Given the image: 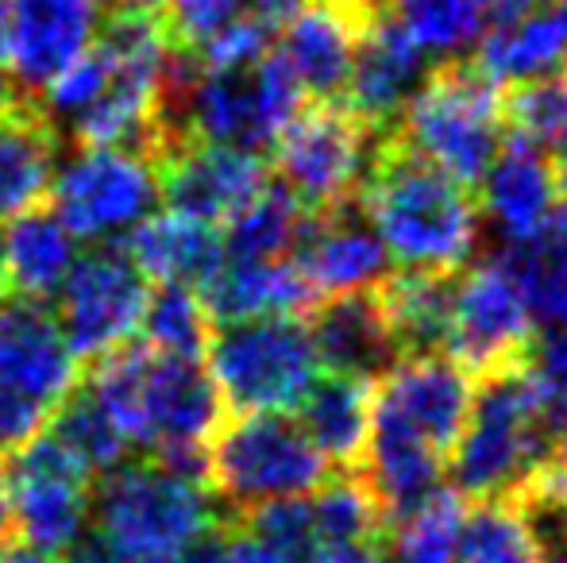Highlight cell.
Here are the masks:
<instances>
[{
    "mask_svg": "<svg viewBox=\"0 0 567 563\" xmlns=\"http://www.w3.org/2000/svg\"><path fill=\"white\" fill-rule=\"evenodd\" d=\"M359 205L390 263L405 271L455 274L478 248V201L471 186L421 158L394 132L374 139Z\"/></svg>",
    "mask_w": 567,
    "mask_h": 563,
    "instance_id": "obj_1",
    "label": "cell"
},
{
    "mask_svg": "<svg viewBox=\"0 0 567 563\" xmlns=\"http://www.w3.org/2000/svg\"><path fill=\"white\" fill-rule=\"evenodd\" d=\"M475 383L467 425L449 459L452 490L467 502L509 498L553 463L556 406L540 394L525 363Z\"/></svg>",
    "mask_w": 567,
    "mask_h": 563,
    "instance_id": "obj_2",
    "label": "cell"
},
{
    "mask_svg": "<svg viewBox=\"0 0 567 563\" xmlns=\"http://www.w3.org/2000/svg\"><path fill=\"white\" fill-rule=\"evenodd\" d=\"M390 132L455 181L475 189L506 139L502 85L471 59L433 62Z\"/></svg>",
    "mask_w": 567,
    "mask_h": 563,
    "instance_id": "obj_3",
    "label": "cell"
},
{
    "mask_svg": "<svg viewBox=\"0 0 567 563\" xmlns=\"http://www.w3.org/2000/svg\"><path fill=\"white\" fill-rule=\"evenodd\" d=\"M93 529L124 556V563H174L202 529L220 518L209 487L132 459L93 479Z\"/></svg>",
    "mask_w": 567,
    "mask_h": 563,
    "instance_id": "obj_4",
    "label": "cell"
},
{
    "mask_svg": "<svg viewBox=\"0 0 567 563\" xmlns=\"http://www.w3.org/2000/svg\"><path fill=\"white\" fill-rule=\"evenodd\" d=\"M329 475L332 463L290 414H236L209 440V490L231 513L313 494Z\"/></svg>",
    "mask_w": 567,
    "mask_h": 563,
    "instance_id": "obj_5",
    "label": "cell"
},
{
    "mask_svg": "<svg viewBox=\"0 0 567 563\" xmlns=\"http://www.w3.org/2000/svg\"><path fill=\"white\" fill-rule=\"evenodd\" d=\"M205 359L231 414H290L321 375L313 336L301 316L217 324Z\"/></svg>",
    "mask_w": 567,
    "mask_h": 563,
    "instance_id": "obj_6",
    "label": "cell"
},
{
    "mask_svg": "<svg viewBox=\"0 0 567 563\" xmlns=\"http://www.w3.org/2000/svg\"><path fill=\"white\" fill-rule=\"evenodd\" d=\"M306 90L282 54L270 46L244 70H205L182 113V136L267 155L293 116L306 108Z\"/></svg>",
    "mask_w": 567,
    "mask_h": 563,
    "instance_id": "obj_7",
    "label": "cell"
},
{
    "mask_svg": "<svg viewBox=\"0 0 567 563\" xmlns=\"http://www.w3.org/2000/svg\"><path fill=\"white\" fill-rule=\"evenodd\" d=\"M379 136L382 132H371L337 101H313L286 124L270 147L278 181L309 212H329L355 201Z\"/></svg>",
    "mask_w": 567,
    "mask_h": 563,
    "instance_id": "obj_8",
    "label": "cell"
},
{
    "mask_svg": "<svg viewBox=\"0 0 567 563\" xmlns=\"http://www.w3.org/2000/svg\"><path fill=\"white\" fill-rule=\"evenodd\" d=\"M51 212L74 240H116L158 205V174L147 155L82 147L51 181Z\"/></svg>",
    "mask_w": 567,
    "mask_h": 563,
    "instance_id": "obj_9",
    "label": "cell"
},
{
    "mask_svg": "<svg viewBox=\"0 0 567 563\" xmlns=\"http://www.w3.org/2000/svg\"><path fill=\"white\" fill-rule=\"evenodd\" d=\"M147 293L151 282L127 259L124 243H93L85 256L74 259V267L54 293V301H59L54 316H59L70 352L78 359H97V355L140 336Z\"/></svg>",
    "mask_w": 567,
    "mask_h": 563,
    "instance_id": "obj_10",
    "label": "cell"
},
{
    "mask_svg": "<svg viewBox=\"0 0 567 563\" xmlns=\"http://www.w3.org/2000/svg\"><path fill=\"white\" fill-rule=\"evenodd\" d=\"M533 336V313L498 256L455 271L444 355H452L471 378L522 367L529 359Z\"/></svg>",
    "mask_w": 567,
    "mask_h": 563,
    "instance_id": "obj_11",
    "label": "cell"
},
{
    "mask_svg": "<svg viewBox=\"0 0 567 563\" xmlns=\"http://www.w3.org/2000/svg\"><path fill=\"white\" fill-rule=\"evenodd\" d=\"M12 521L20 541L43 552H62L85 525L93 505V475L51 432H39L8 467Z\"/></svg>",
    "mask_w": 567,
    "mask_h": 563,
    "instance_id": "obj_12",
    "label": "cell"
},
{
    "mask_svg": "<svg viewBox=\"0 0 567 563\" xmlns=\"http://www.w3.org/2000/svg\"><path fill=\"white\" fill-rule=\"evenodd\" d=\"M471 398H475V378L444 352L405 355L371 383V414L425 440L436 456H444V463L463 436Z\"/></svg>",
    "mask_w": 567,
    "mask_h": 563,
    "instance_id": "obj_13",
    "label": "cell"
},
{
    "mask_svg": "<svg viewBox=\"0 0 567 563\" xmlns=\"http://www.w3.org/2000/svg\"><path fill=\"white\" fill-rule=\"evenodd\" d=\"M158 201L182 217L220 228L270 181L262 155L202 139H174L155 158Z\"/></svg>",
    "mask_w": 567,
    "mask_h": 563,
    "instance_id": "obj_14",
    "label": "cell"
},
{
    "mask_svg": "<svg viewBox=\"0 0 567 563\" xmlns=\"http://www.w3.org/2000/svg\"><path fill=\"white\" fill-rule=\"evenodd\" d=\"M105 23V0H8L4 70L23 101L39 93L90 51Z\"/></svg>",
    "mask_w": 567,
    "mask_h": 563,
    "instance_id": "obj_15",
    "label": "cell"
},
{
    "mask_svg": "<svg viewBox=\"0 0 567 563\" xmlns=\"http://www.w3.org/2000/svg\"><path fill=\"white\" fill-rule=\"evenodd\" d=\"M0 383L51 409L82 383V359L70 352L51 301L0 293Z\"/></svg>",
    "mask_w": 567,
    "mask_h": 563,
    "instance_id": "obj_16",
    "label": "cell"
},
{
    "mask_svg": "<svg viewBox=\"0 0 567 563\" xmlns=\"http://www.w3.org/2000/svg\"><path fill=\"white\" fill-rule=\"evenodd\" d=\"M374 15L379 12L359 4V0H306L282 23L275 51L293 70L309 101L343 97L351 62H355V46Z\"/></svg>",
    "mask_w": 567,
    "mask_h": 563,
    "instance_id": "obj_17",
    "label": "cell"
},
{
    "mask_svg": "<svg viewBox=\"0 0 567 563\" xmlns=\"http://www.w3.org/2000/svg\"><path fill=\"white\" fill-rule=\"evenodd\" d=\"M433 62L421 54V46L402 31V23L382 8L371 23L363 28V39L355 46L348 85H343V105L355 113L371 132H390L402 116L405 101L421 85Z\"/></svg>",
    "mask_w": 567,
    "mask_h": 563,
    "instance_id": "obj_18",
    "label": "cell"
},
{
    "mask_svg": "<svg viewBox=\"0 0 567 563\" xmlns=\"http://www.w3.org/2000/svg\"><path fill=\"white\" fill-rule=\"evenodd\" d=\"M293 263L321 298L374 290L390 274V256L359 197L329 212H309L298 248H293Z\"/></svg>",
    "mask_w": 567,
    "mask_h": 563,
    "instance_id": "obj_19",
    "label": "cell"
},
{
    "mask_svg": "<svg viewBox=\"0 0 567 563\" xmlns=\"http://www.w3.org/2000/svg\"><path fill=\"white\" fill-rule=\"evenodd\" d=\"M471 62L502 90L556 74L567 62V15L525 0H491L486 31Z\"/></svg>",
    "mask_w": 567,
    "mask_h": 563,
    "instance_id": "obj_20",
    "label": "cell"
},
{
    "mask_svg": "<svg viewBox=\"0 0 567 563\" xmlns=\"http://www.w3.org/2000/svg\"><path fill=\"white\" fill-rule=\"evenodd\" d=\"M475 189L478 217H486V225L498 232L502 243L529 240L548 220V212L560 205L553 158L537 143L509 136V132Z\"/></svg>",
    "mask_w": 567,
    "mask_h": 563,
    "instance_id": "obj_21",
    "label": "cell"
},
{
    "mask_svg": "<svg viewBox=\"0 0 567 563\" xmlns=\"http://www.w3.org/2000/svg\"><path fill=\"white\" fill-rule=\"evenodd\" d=\"M225 398L213 383L205 359H182L151 347L147 394H143V417H147V444H209L225 421Z\"/></svg>",
    "mask_w": 567,
    "mask_h": 563,
    "instance_id": "obj_22",
    "label": "cell"
},
{
    "mask_svg": "<svg viewBox=\"0 0 567 563\" xmlns=\"http://www.w3.org/2000/svg\"><path fill=\"white\" fill-rule=\"evenodd\" d=\"M309 321L317 363L332 375H351L374 383L398 363V347L390 336L386 313L374 290L337 293L317 305Z\"/></svg>",
    "mask_w": 567,
    "mask_h": 563,
    "instance_id": "obj_23",
    "label": "cell"
},
{
    "mask_svg": "<svg viewBox=\"0 0 567 563\" xmlns=\"http://www.w3.org/2000/svg\"><path fill=\"white\" fill-rule=\"evenodd\" d=\"M202 301L213 324L255 321V316H309L321 305V293L286 259H228L213 282H205Z\"/></svg>",
    "mask_w": 567,
    "mask_h": 563,
    "instance_id": "obj_24",
    "label": "cell"
},
{
    "mask_svg": "<svg viewBox=\"0 0 567 563\" xmlns=\"http://www.w3.org/2000/svg\"><path fill=\"white\" fill-rule=\"evenodd\" d=\"M120 243H124L127 259L143 271V279L158 285L174 282L202 290L228 263L220 228L194 217H182L174 209L147 212L140 225L127 228Z\"/></svg>",
    "mask_w": 567,
    "mask_h": 563,
    "instance_id": "obj_25",
    "label": "cell"
},
{
    "mask_svg": "<svg viewBox=\"0 0 567 563\" xmlns=\"http://www.w3.org/2000/svg\"><path fill=\"white\" fill-rule=\"evenodd\" d=\"M59 170V128L35 101L0 108V225L35 209Z\"/></svg>",
    "mask_w": 567,
    "mask_h": 563,
    "instance_id": "obj_26",
    "label": "cell"
},
{
    "mask_svg": "<svg viewBox=\"0 0 567 563\" xmlns=\"http://www.w3.org/2000/svg\"><path fill=\"white\" fill-rule=\"evenodd\" d=\"M298 425L321 448L332 471H359L371 436V383L351 375H317L298 398Z\"/></svg>",
    "mask_w": 567,
    "mask_h": 563,
    "instance_id": "obj_27",
    "label": "cell"
},
{
    "mask_svg": "<svg viewBox=\"0 0 567 563\" xmlns=\"http://www.w3.org/2000/svg\"><path fill=\"white\" fill-rule=\"evenodd\" d=\"M452 290H455V274L405 271V267L374 285V293L382 301V313H386L390 336H394L398 359L444 352Z\"/></svg>",
    "mask_w": 567,
    "mask_h": 563,
    "instance_id": "obj_28",
    "label": "cell"
},
{
    "mask_svg": "<svg viewBox=\"0 0 567 563\" xmlns=\"http://www.w3.org/2000/svg\"><path fill=\"white\" fill-rule=\"evenodd\" d=\"M494 256L522 290L533 324L553 329L567 321V201L560 197L548 220L522 243H502Z\"/></svg>",
    "mask_w": 567,
    "mask_h": 563,
    "instance_id": "obj_29",
    "label": "cell"
},
{
    "mask_svg": "<svg viewBox=\"0 0 567 563\" xmlns=\"http://www.w3.org/2000/svg\"><path fill=\"white\" fill-rule=\"evenodd\" d=\"M78 248L59 217L43 205L8 220L4 232V279L8 290L23 298L51 301L66 271L74 267Z\"/></svg>",
    "mask_w": 567,
    "mask_h": 563,
    "instance_id": "obj_30",
    "label": "cell"
},
{
    "mask_svg": "<svg viewBox=\"0 0 567 563\" xmlns=\"http://www.w3.org/2000/svg\"><path fill=\"white\" fill-rule=\"evenodd\" d=\"M452 563H545V549L514 498H478L463 505Z\"/></svg>",
    "mask_w": 567,
    "mask_h": 563,
    "instance_id": "obj_31",
    "label": "cell"
},
{
    "mask_svg": "<svg viewBox=\"0 0 567 563\" xmlns=\"http://www.w3.org/2000/svg\"><path fill=\"white\" fill-rule=\"evenodd\" d=\"M309 209L282 186L267 181L236 217L228 220L225 251L228 259H286L301 240Z\"/></svg>",
    "mask_w": 567,
    "mask_h": 563,
    "instance_id": "obj_32",
    "label": "cell"
},
{
    "mask_svg": "<svg viewBox=\"0 0 567 563\" xmlns=\"http://www.w3.org/2000/svg\"><path fill=\"white\" fill-rule=\"evenodd\" d=\"M390 15L429 62L463 59L486 31L491 0H390Z\"/></svg>",
    "mask_w": 567,
    "mask_h": 563,
    "instance_id": "obj_33",
    "label": "cell"
},
{
    "mask_svg": "<svg viewBox=\"0 0 567 563\" xmlns=\"http://www.w3.org/2000/svg\"><path fill=\"white\" fill-rule=\"evenodd\" d=\"M213 332L217 324L197 290L166 282L147 293V309L140 321V340L147 347L163 355H182V359H205Z\"/></svg>",
    "mask_w": 567,
    "mask_h": 563,
    "instance_id": "obj_34",
    "label": "cell"
},
{
    "mask_svg": "<svg viewBox=\"0 0 567 563\" xmlns=\"http://www.w3.org/2000/svg\"><path fill=\"white\" fill-rule=\"evenodd\" d=\"M47 432H51L62 448L74 451V456L90 467L93 479H101V475H109L113 467L124 463L127 448H132V444L124 440V432L113 425V417H109L105 409L97 406V398L85 390V383H78L74 390L51 409Z\"/></svg>",
    "mask_w": 567,
    "mask_h": 563,
    "instance_id": "obj_35",
    "label": "cell"
},
{
    "mask_svg": "<svg viewBox=\"0 0 567 563\" xmlns=\"http://www.w3.org/2000/svg\"><path fill=\"white\" fill-rule=\"evenodd\" d=\"M467 498L441 487L417 513L398 521L382 536V563H452L455 533H460Z\"/></svg>",
    "mask_w": 567,
    "mask_h": 563,
    "instance_id": "obj_36",
    "label": "cell"
},
{
    "mask_svg": "<svg viewBox=\"0 0 567 563\" xmlns=\"http://www.w3.org/2000/svg\"><path fill=\"white\" fill-rule=\"evenodd\" d=\"M317 521V536L321 544H348V541H382L386 525H382L379 502H374L371 487L359 471L329 475L309 498Z\"/></svg>",
    "mask_w": 567,
    "mask_h": 563,
    "instance_id": "obj_37",
    "label": "cell"
},
{
    "mask_svg": "<svg viewBox=\"0 0 567 563\" xmlns=\"http://www.w3.org/2000/svg\"><path fill=\"white\" fill-rule=\"evenodd\" d=\"M262 549L278 563H313L321 552V536H317L313 505L309 498H275V502L251 505L244 513H231Z\"/></svg>",
    "mask_w": 567,
    "mask_h": 563,
    "instance_id": "obj_38",
    "label": "cell"
},
{
    "mask_svg": "<svg viewBox=\"0 0 567 563\" xmlns=\"http://www.w3.org/2000/svg\"><path fill=\"white\" fill-rule=\"evenodd\" d=\"M278 28H270L267 20L251 12H239L236 20H228L220 31H213L202 46H197V59L205 70H244L251 62H259L262 54L275 46Z\"/></svg>",
    "mask_w": 567,
    "mask_h": 563,
    "instance_id": "obj_39",
    "label": "cell"
},
{
    "mask_svg": "<svg viewBox=\"0 0 567 563\" xmlns=\"http://www.w3.org/2000/svg\"><path fill=\"white\" fill-rule=\"evenodd\" d=\"M239 12H244V0H171L158 20L174 46L197 51L213 31H220Z\"/></svg>",
    "mask_w": 567,
    "mask_h": 563,
    "instance_id": "obj_40",
    "label": "cell"
},
{
    "mask_svg": "<svg viewBox=\"0 0 567 563\" xmlns=\"http://www.w3.org/2000/svg\"><path fill=\"white\" fill-rule=\"evenodd\" d=\"M525 371L540 386V394L560 409L567 402V321L545 329V336H533Z\"/></svg>",
    "mask_w": 567,
    "mask_h": 563,
    "instance_id": "obj_41",
    "label": "cell"
},
{
    "mask_svg": "<svg viewBox=\"0 0 567 563\" xmlns=\"http://www.w3.org/2000/svg\"><path fill=\"white\" fill-rule=\"evenodd\" d=\"M51 406L0 383V456H16L47 428Z\"/></svg>",
    "mask_w": 567,
    "mask_h": 563,
    "instance_id": "obj_42",
    "label": "cell"
},
{
    "mask_svg": "<svg viewBox=\"0 0 567 563\" xmlns=\"http://www.w3.org/2000/svg\"><path fill=\"white\" fill-rule=\"evenodd\" d=\"M174 563H231V513H220L209 529H202Z\"/></svg>",
    "mask_w": 567,
    "mask_h": 563,
    "instance_id": "obj_43",
    "label": "cell"
},
{
    "mask_svg": "<svg viewBox=\"0 0 567 563\" xmlns=\"http://www.w3.org/2000/svg\"><path fill=\"white\" fill-rule=\"evenodd\" d=\"M62 552H66L62 563H124V556H120L113 544H109L105 536H101L97 529H90V525H85Z\"/></svg>",
    "mask_w": 567,
    "mask_h": 563,
    "instance_id": "obj_44",
    "label": "cell"
},
{
    "mask_svg": "<svg viewBox=\"0 0 567 563\" xmlns=\"http://www.w3.org/2000/svg\"><path fill=\"white\" fill-rule=\"evenodd\" d=\"M313 563H382V541H348L321 544Z\"/></svg>",
    "mask_w": 567,
    "mask_h": 563,
    "instance_id": "obj_45",
    "label": "cell"
},
{
    "mask_svg": "<svg viewBox=\"0 0 567 563\" xmlns=\"http://www.w3.org/2000/svg\"><path fill=\"white\" fill-rule=\"evenodd\" d=\"M244 4H247V12L259 15V20H267L270 28H282V23L290 20L306 0H244Z\"/></svg>",
    "mask_w": 567,
    "mask_h": 563,
    "instance_id": "obj_46",
    "label": "cell"
},
{
    "mask_svg": "<svg viewBox=\"0 0 567 563\" xmlns=\"http://www.w3.org/2000/svg\"><path fill=\"white\" fill-rule=\"evenodd\" d=\"M0 563H62L59 552H43L28 541H8L0 544Z\"/></svg>",
    "mask_w": 567,
    "mask_h": 563,
    "instance_id": "obj_47",
    "label": "cell"
},
{
    "mask_svg": "<svg viewBox=\"0 0 567 563\" xmlns=\"http://www.w3.org/2000/svg\"><path fill=\"white\" fill-rule=\"evenodd\" d=\"M12 529H16V521H12V490H8V467L0 463V544L12 541Z\"/></svg>",
    "mask_w": 567,
    "mask_h": 563,
    "instance_id": "obj_48",
    "label": "cell"
},
{
    "mask_svg": "<svg viewBox=\"0 0 567 563\" xmlns=\"http://www.w3.org/2000/svg\"><path fill=\"white\" fill-rule=\"evenodd\" d=\"M553 463L567 467V402L556 409V421H553Z\"/></svg>",
    "mask_w": 567,
    "mask_h": 563,
    "instance_id": "obj_49",
    "label": "cell"
},
{
    "mask_svg": "<svg viewBox=\"0 0 567 563\" xmlns=\"http://www.w3.org/2000/svg\"><path fill=\"white\" fill-rule=\"evenodd\" d=\"M116 12H143V15H163L166 0H113Z\"/></svg>",
    "mask_w": 567,
    "mask_h": 563,
    "instance_id": "obj_50",
    "label": "cell"
},
{
    "mask_svg": "<svg viewBox=\"0 0 567 563\" xmlns=\"http://www.w3.org/2000/svg\"><path fill=\"white\" fill-rule=\"evenodd\" d=\"M16 101H23V97H20V93H16L12 77H8V70H4V66H0V108L16 105Z\"/></svg>",
    "mask_w": 567,
    "mask_h": 563,
    "instance_id": "obj_51",
    "label": "cell"
},
{
    "mask_svg": "<svg viewBox=\"0 0 567 563\" xmlns=\"http://www.w3.org/2000/svg\"><path fill=\"white\" fill-rule=\"evenodd\" d=\"M4 51H8V0H0V66H4Z\"/></svg>",
    "mask_w": 567,
    "mask_h": 563,
    "instance_id": "obj_52",
    "label": "cell"
},
{
    "mask_svg": "<svg viewBox=\"0 0 567 563\" xmlns=\"http://www.w3.org/2000/svg\"><path fill=\"white\" fill-rule=\"evenodd\" d=\"M545 563H567V544H556V549H548Z\"/></svg>",
    "mask_w": 567,
    "mask_h": 563,
    "instance_id": "obj_53",
    "label": "cell"
},
{
    "mask_svg": "<svg viewBox=\"0 0 567 563\" xmlns=\"http://www.w3.org/2000/svg\"><path fill=\"white\" fill-rule=\"evenodd\" d=\"M0 293H8V279H4V236H0Z\"/></svg>",
    "mask_w": 567,
    "mask_h": 563,
    "instance_id": "obj_54",
    "label": "cell"
},
{
    "mask_svg": "<svg viewBox=\"0 0 567 563\" xmlns=\"http://www.w3.org/2000/svg\"><path fill=\"white\" fill-rule=\"evenodd\" d=\"M359 4L374 8V12H382V8H390V0H359Z\"/></svg>",
    "mask_w": 567,
    "mask_h": 563,
    "instance_id": "obj_55",
    "label": "cell"
},
{
    "mask_svg": "<svg viewBox=\"0 0 567 563\" xmlns=\"http://www.w3.org/2000/svg\"><path fill=\"white\" fill-rule=\"evenodd\" d=\"M525 4H548V0H525Z\"/></svg>",
    "mask_w": 567,
    "mask_h": 563,
    "instance_id": "obj_56",
    "label": "cell"
},
{
    "mask_svg": "<svg viewBox=\"0 0 567 563\" xmlns=\"http://www.w3.org/2000/svg\"><path fill=\"white\" fill-rule=\"evenodd\" d=\"M560 12H564V15H567V0H564V8H560Z\"/></svg>",
    "mask_w": 567,
    "mask_h": 563,
    "instance_id": "obj_57",
    "label": "cell"
}]
</instances>
